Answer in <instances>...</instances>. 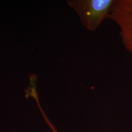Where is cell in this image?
<instances>
[{
    "mask_svg": "<svg viewBox=\"0 0 132 132\" xmlns=\"http://www.w3.org/2000/svg\"><path fill=\"white\" fill-rule=\"evenodd\" d=\"M109 19L118 24L122 42L132 59V0H116Z\"/></svg>",
    "mask_w": 132,
    "mask_h": 132,
    "instance_id": "cell-2",
    "label": "cell"
},
{
    "mask_svg": "<svg viewBox=\"0 0 132 132\" xmlns=\"http://www.w3.org/2000/svg\"><path fill=\"white\" fill-rule=\"evenodd\" d=\"M42 116L44 117V119H45V122H47V124L49 125L50 128V129H51V130H52V132H58V131H57V130H56V128H55V127L54 126V125L53 124V123L50 122V120H49V119L47 117V116L46 115V114L44 113V112H42Z\"/></svg>",
    "mask_w": 132,
    "mask_h": 132,
    "instance_id": "cell-3",
    "label": "cell"
},
{
    "mask_svg": "<svg viewBox=\"0 0 132 132\" xmlns=\"http://www.w3.org/2000/svg\"><path fill=\"white\" fill-rule=\"evenodd\" d=\"M116 0H69L67 3L78 15L87 30L95 31L109 18Z\"/></svg>",
    "mask_w": 132,
    "mask_h": 132,
    "instance_id": "cell-1",
    "label": "cell"
}]
</instances>
